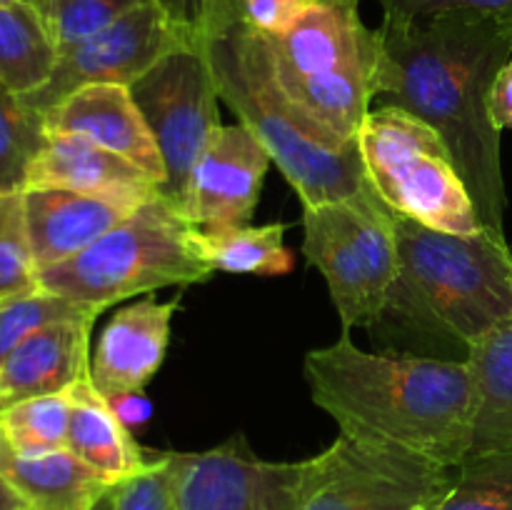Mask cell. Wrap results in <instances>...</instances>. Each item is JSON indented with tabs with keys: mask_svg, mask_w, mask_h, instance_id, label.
<instances>
[{
	"mask_svg": "<svg viewBox=\"0 0 512 510\" xmlns=\"http://www.w3.org/2000/svg\"><path fill=\"white\" fill-rule=\"evenodd\" d=\"M378 40V105L408 110L448 143L480 220L505 238L503 133L490 115V90L512 55V28L475 13L383 15Z\"/></svg>",
	"mask_w": 512,
	"mask_h": 510,
	"instance_id": "obj_1",
	"label": "cell"
},
{
	"mask_svg": "<svg viewBox=\"0 0 512 510\" xmlns=\"http://www.w3.org/2000/svg\"><path fill=\"white\" fill-rule=\"evenodd\" d=\"M313 403L340 435L455 470L470 455L475 378L468 358L373 353L343 330L305 355Z\"/></svg>",
	"mask_w": 512,
	"mask_h": 510,
	"instance_id": "obj_2",
	"label": "cell"
},
{
	"mask_svg": "<svg viewBox=\"0 0 512 510\" xmlns=\"http://www.w3.org/2000/svg\"><path fill=\"white\" fill-rule=\"evenodd\" d=\"M398 275L375 328L415 355L455 358L512 320V250L503 235L445 233L395 213Z\"/></svg>",
	"mask_w": 512,
	"mask_h": 510,
	"instance_id": "obj_3",
	"label": "cell"
},
{
	"mask_svg": "<svg viewBox=\"0 0 512 510\" xmlns=\"http://www.w3.org/2000/svg\"><path fill=\"white\" fill-rule=\"evenodd\" d=\"M218 95L268 150L303 205L345 200L370 183L358 143L335 145L285 95L255 30L238 23L200 33Z\"/></svg>",
	"mask_w": 512,
	"mask_h": 510,
	"instance_id": "obj_4",
	"label": "cell"
},
{
	"mask_svg": "<svg viewBox=\"0 0 512 510\" xmlns=\"http://www.w3.org/2000/svg\"><path fill=\"white\" fill-rule=\"evenodd\" d=\"M260 40L295 108L335 145L358 143L380 55L378 28L365 25L360 0H308L288 33Z\"/></svg>",
	"mask_w": 512,
	"mask_h": 510,
	"instance_id": "obj_5",
	"label": "cell"
},
{
	"mask_svg": "<svg viewBox=\"0 0 512 510\" xmlns=\"http://www.w3.org/2000/svg\"><path fill=\"white\" fill-rule=\"evenodd\" d=\"M213 273L203 230L158 193L83 253L40 268L38 283L50 293L108 310L170 285L205 283Z\"/></svg>",
	"mask_w": 512,
	"mask_h": 510,
	"instance_id": "obj_6",
	"label": "cell"
},
{
	"mask_svg": "<svg viewBox=\"0 0 512 510\" xmlns=\"http://www.w3.org/2000/svg\"><path fill=\"white\" fill-rule=\"evenodd\" d=\"M358 148L370 185L393 213L445 233L485 230L448 143L408 110H370Z\"/></svg>",
	"mask_w": 512,
	"mask_h": 510,
	"instance_id": "obj_7",
	"label": "cell"
},
{
	"mask_svg": "<svg viewBox=\"0 0 512 510\" xmlns=\"http://www.w3.org/2000/svg\"><path fill=\"white\" fill-rule=\"evenodd\" d=\"M303 255L320 270L343 330L375 328L398 275L395 213L373 185L345 200L303 205Z\"/></svg>",
	"mask_w": 512,
	"mask_h": 510,
	"instance_id": "obj_8",
	"label": "cell"
},
{
	"mask_svg": "<svg viewBox=\"0 0 512 510\" xmlns=\"http://www.w3.org/2000/svg\"><path fill=\"white\" fill-rule=\"evenodd\" d=\"M165 165L160 195L185 213L193 170L220 128L218 83L200 35L130 85Z\"/></svg>",
	"mask_w": 512,
	"mask_h": 510,
	"instance_id": "obj_9",
	"label": "cell"
},
{
	"mask_svg": "<svg viewBox=\"0 0 512 510\" xmlns=\"http://www.w3.org/2000/svg\"><path fill=\"white\" fill-rule=\"evenodd\" d=\"M198 35L195 13L170 0H148L108 28L60 50L48 83L35 93L23 95V100L45 115L85 85L113 83L130 88L170 53L193 45Z\"/></svg>",
	"mask_w": 512,
	"mask_h": 510,
	"instance_id": "obj_10",
	"label": "cell"
},
{
	"mask_svg": "<svg viewBox=\"0 0 512 510\" xmlns=\"http://www.w3.org/2000/svg\"><path fill=\"white\" fill-rule=\"evenodd\" d=\"M453 478L443 465L338 435L313 455L298 510H430Z\"/></svg>",
	"mask_w": 512,
	"mask_h": 510,
	"instance_id": "obj_11",
	"label": "cell"
},
{
	"mask_svg": "<svg viewBox=\"0 0 512 510\" xmlns=\"http://www.w3.org/2000/svg\"><path fill=\"white\" fill-rule=\"evenodd\" d=\"M178 510H298L313 458L275 463L243 433L198 453H170Z\"/></svg>",
	"mask_w": 512,
	"mask_h": 510,
	"instance_id": "obj_12",
	"label": "cell"
},
{
	"mask_svg": "<svg viewBox=\"0 0 512 510\" xmlns=\"http://www.w3.org/2000/svg\"><path fill=\"white\" fill-rule=\"evenodd\" d=\"M270 163L268 150L245 125H220L190 178L188 218L203 233L250 225Z\"/></svg>",
	"mask_w": 512,
	"mask_h": 510,
	"instance_id": "obj_13",
	"label": "cell"
},
{
	"mask_svg": "<svg viewBox=\"0 0 512 510\" xmlns=\"http://www.w3.org/2000/svg\"><path fill=\"white\" fill-rule=\"evenodd\" d=\"M180 298L153 293L123 305L103 325L90 355V380L110 403L143 393L163 365Z\"/></svg>",
	"mask_w": 512,
	"mask_h": 510,
	"instance_id": "obj_14",
	"label": "cell"
},
{
	"mask_svg": "<svg viewBox=\"0 0 512 510\" xmlns=\"http://www.w3.org/2000/svg\"><path fill=\"white\" fill-rule=\"evenodd\" d=\"M30 245L40 268L83 253L115 225L128 220L145 200L120 193H75L58 188H25Z\"/></svg>",
	"mask_w": 512,
	"mask_h": 510,
	"instance_id": "obj_15",
	"label": "cell"
},
{
	"mask_svg": "<svg viewBox=\"0 0 512 510\" xmlns=\"http://www.w3.org/2000/svg\"><path fill=\"white\" fill-rule=\"evenodd\" d=\"M45 128L100 145L165 183V165L128 85H85L45 113Z\"/></svg>",
	"mask_w": 512,
	"mask_h": 510,
	"instance_id": "obj_16",
	"label": "cell"
},
{
	"mask_svg": "<svg viewBox=\"0 0 512 510\" xmlns=\"http://www.w3.org/2000/svg\"><path fill=\"white\" fill-rule=\"evenodd\" d=\"M95 320H65L23 340L0 363V410L25 398L65 393L88 378Z\"/></svg>",
	"mask_w": 512,
	"mask_h": 510,
	"instance_id": "obj_17",
	"label": "cell"
},
{
	"mask_svg": "<svg viewBox=\"0 0 512 510\" xmlns=\"http://www.w3.org/2000/svg\"><path fill=\"white\" fill-rule=\"evenodd\" d=\"M25 188H58L75 193H120L153 198L160 193L158 180L130 160L88 143L75 135L48 133L35 155Z\"/></svg>",
	"mask_w": 512,
	"mask_h": 510,
	"instance_id": "obj_18",
	"label": "cell"
},
{
	"mask_svg": "<svg viewBox=\"0 0 512 510\" xmlns=\"http://www.w3.org/2000/svg\"><path fill=\"white\" fill-rule=\"evenodd\" d=\"M65 448L110 485H120L123 480L143 473L153 460L135 443L118 410L98 393L90 375L70 388Z\"/></svg>",
	"mask_w": 512,
	"mask_h": 510,
	"instance_id": "obj_19",
	"label": "cell"
},
{
	"mask_svg": "<svg viewBox=\"0 0 512 510\" xmlns=\"http://www.w3.org/2000/svg\"><path fill=\"white\" fill-rule=\"evenodd\" d=\"M0 473L23 500L25 510H95L108 490L105 483L68 448L48 453H15L0 435Z\"/></svg>",
	"mask_w": 512,
	"mask_h": 510,
	"instance_id": "obj_20",
	"label": "cell"
},
{
	"mask_svg": "<svg viewBox=\"0 0 512 510\" xmlns=\"http://www.w3.org/2000/svg\"><path fill=\"white\" fill-rule=\"evenodd\" d=\"M475 378V428L470 455L512 450V320L465 353Z\"/></svg>",
	"mask_w": 512,
	"mask_h": 510,
	"instance_id": "obj_21",
	"label": "cell"
},
{
	"mask_svg": "<svg viewBox=\"0 0 512 510\" xmlns=\"http://www.w3.org/2000/svg\"><path fill=\"white\" fill-rule=\"evenodd\" d=\"M60 48L40 8L0 3V83L30 95L43 88L58 65Z\"/></svg>",
	"mask_w": 512,
	"mask_h": 510,
	"instance_id": "obj_22",
	"label": "cell"
},
{
	"mask_svg": "<svg viewBox=\"0 0 512 510\" xmlns=\"http://www.w3.org/2000/svg\"><path fill=\"white\" fill-rule=\"evenodd\" d=\"M285 225H243V228L203 233V250L215 273L285 275L293 268V253L285 248Z\"/></svg>",
	"mask_w": 512,
	"mask_h": 510,
	"instance_id": "obj_23",
	"label": "cell"
},
{
	"mask_svg": "<svg viewBox=\"0 0 512 510\" xmlns=\"http://www.w3.org/2000/svg\"><path fill=\"white\" fill-rule=\"evenodd\" d=\"M45 140V115L0 83V193L25 190L28 170Z\"/></svg>",
	"mask_w": 512,
	"mask_h": 510,
	"instance_id": "obj_24",
	"label": "cell"
},
{
	"mask_svg": "<svg viewBox=\"0 0 512 510\" xmlns=\"http://www.w3.org/2000/svg\"><path fill=\"white\" fill-rule=\"evenodd\" d=\"M70 423V390L25 398L0 410V435L15 453L33 455L65 448Z\"/></svg>",
	"mask_w": 512,
	"mask_h": 510,
	"instance_id": "obj_25",
	"label": "cell"
},
{
	"mask_svg": "<svg viewBox=\"0 0 512 510\" xmlns=\"http://www.w3.org/2000/svg\"><path fill=\"white\" fill-rule=\"evenodd\" d=\"M430 510H512V450L468 455Z\"/></svg>",
	"mask_w": 512,
	"mask_h": 510,
	"instance_id": "obj_26",
	"label": "cell"
},
{
	"mask_svg": "<svg viewBox=\"0 0 512 510\" xmlns=\"http://www.w3.org/2000/svg\"><path fill=\"white\" fill-rule=\"evenodd\" d=\"M100 308L78 303L65 295L38 288L30 293L0 300V363L18 348L23 340L55 323L78 318H98Z\"/></svg>",
	"mask_w": 512,
	"mask_h": 510,
	"instance_id": "obj_27",
	"label": "cell"
},
{
	"mask_svg": "<svg viewBox=\"0 0 512 510\" xmlns=\"http://www.w3.org/2000/svg\"><path fill=\"white\" fill-rule=\"evenodd\" d=\"M38 288L23 190H8L0 193V300Z\"/></svg>",
	"mask_w": 512,
	"mask_h": 510,
	"instance_id": "obj_28",
	"label": "cell"
},
{
	"mask_svg": "<svg viewBox=\"0 0 512 510\" xmlns=\"http://www.w3.org/2000/svg\"><path fill=\"white\" fill-rule=\"evenodd\" d=\"M145 3L148 0H50L45 18L58 48L68 50Z\"/></svg>",
	"mask_w": 512,
	"mask_h": 510,
	"instance_id": "obj_29",
	"label": "cell"
},
{
	"mask_svg": "<svg viewBox=\"0 0 512 510\" xmlns=\"http://www.w3.org/2000/svg\"><path fill=\"white\" fill-rule=\"evenodd\" d=\"M113 510H178L170 453L153 455L148 468L115 485Z\"/></svg>",
	"mask_w": 512,
	"mask_h": 510,
	"instance_id": "obj_30",
	"label": "cell"
},
{
	"mask_svg": "<svg viewBox=\"0 0 512 510\" xmlns=\"http://www.w3.org/2000/svg\"><path fill=\"white\" fill-rule=\"evenodd\" d=\"M383 15L430 18L440 13H475L495 18L512 28V0H378Z\"/></svg>",
	"mask_w": 512,
	"mask_h": 510,
	"instance_id": "obj_31",
	"label": "cell"
},
{
	"mask_svg": "<svg viewBox=\"0 0 512 510\" xmlns=\"http://www.w3.org/2000/svg\"><path fill=\"white\" fill-rule=\"evenodd\" d=\"M308 0H243L240 23L260 35H283L303 15Z\"/></svg>",
	"mask_w": 512,
	"mask_h": 510,
	"instance_id": "obj_32",
	"label": "cell"
},
{
	"mask_svg": "<svg viewBox=\"0 0 512 510\" xmlns=\"http://www.w3.org/2000/svg\"><path fill=\"white\" fill-rule=\"evenodd\" d=\"M243 0H195V20L200 33H223L240 23Z\"/></svg>",
	"mask_w": 512,
	"mask_h": 510,
	"instance_id": "obj_33",
	"label": "cell"
},
{
	"mask_svg": "<svg viewBox=\"0 0 512 510\" xmlns=\"http://www.w3.org/2000/svg\"><path fill=\"white\" fill-rule=\"evenodd\" d=\"M490 115L500 133L512 128V58L500 68L490 90Z\"/></svg>",
	"mask_w": 512,
	"mask_h": 510,
	"instance_id": "obj_34",
	"label": "cell"
},
{
	"mask_svg": "<svg viewBox=\"0 0 512 510\" xmlns=\"http://www.w3.org/2000/svg\"><path fill=\"white\" fill-rule=\"evenodd\" d=\"M0 510H25L23 500L15 495V490L10 488V483L3 478V473H0Z\"/></svg>",
	"mask_w": 512,
	"mask_h": 510,
	"instance_id": "obj_35",
	"label": "cell"
},
{
	"mask_svg": "<svg viewBox=\"0 0 512 510\" xmlns=\"http://www.w3.org/2000/svg\"><path fill=\"white\" fill-rule=\"evenodd\" d=\"M113 490H108V493L103 495V500H100V503L95 505V510H113V503H115V493H113Z\"/></svg>",
	"mask_w": 512,
	"mask_h": 510,
	"instance_id": "obj_36",
	"label": "cell"
},
{
	"mask_svg": "<svg viewBox=\"0 0 512 510\" xmlns=\"http://www.w3.org/2000/svg\"><path fill=\"white\" fill-rule=\"evenodd\" d=\"M0 3H28V5H35V8H40L45 13V10H48L50 0H0Z\"/></svg>",
	"mask_w": 512,
	"mask_h": 510,
	"instance_id": "obj_37",
	"label": "cell"
}]
</instances>
